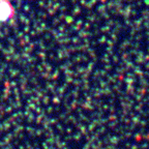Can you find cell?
<instances>
[{"mask_svg":"<svg viewBox=\"0 0 149 149\" xmlns=\"http://www.w3.org/2000/svg\"><path fill=\"white\" fill-rule=\"evenodd\" d=\"M14 14V10L8 0H0V21H8Z\"/></svg>","mask_w":149,"mask_h":149,"instance_id":"obj_1","label":"cell"}]
</instances>
